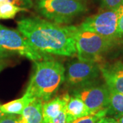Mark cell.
I'll return each mask as SVG.
<instances>
[{"instance_id":"obj_1","label":"cell","mask_w":123,"mask_h":123,"mask_svg":"<svg viewBox=\"0 0 123 123\" xmlns=\"http://www.w3.org/2000/svg\"><path fill=\"white\" fill-rule=\"evenodd\" d=\"M17 23L18 30L40 52L62 56L77 53L70 26H62L38 17L21 18Z\"/></svg>"},{"instance_id":"obj_2","label":"cell","mask_w":123,"mask_h":123,"mask_svg":"<svg viewBox=\"0 0 123 123\" xmlns=\"http://www.w3.org/2000/svg\"><path fill=\"white\" fill-rule=\"evenodd\" d=\"M65 72L61 63L51 58L34 62V73L25 94L43 102L48 101L65 81Z\"/></svg>"},{"instance_id":"obj_3","label":"cell","mask_w":123,"mask_h":123,"mask_svg":"<svg viewBox=\"0 0 123 123\" xmlns=\"http://www.w3.org/2000/svg\"><path fill=\"white\" fill-rule=\"evenodd\" d=\"M70 27L75 39L77 57L81 61L100 62L103 55L108 52L118 41L82 30L79 26Z\"/></svg>"},{"instance_id":"obj_4","label":"cell","mask_w":123,"mask_h":123,"mask_svg":"<svg viewBox=\"0 0 123 123\" xmlns=\"http://www.w3.org/2000/svg\"><path fill=\"white\" fill-rule=\"evenodd\" d=\"M38 12L51 22L67 24L87 11L83 0H36Z\"/></svg>"},{"instance_id":"obj_5","label":"cell","mask_w":123,"mask_h":123,"mask_svg":"<svg viewBox=\"0 0 123 123\" xmlns=\"http://www.w3.org/2000/svg\"><path fill=\"white\" fill-rule=\"evenodd\" d=\"M0 49L25 56L33 62L51 59L49 54L36 49L19 31L0 24Z\"/></svg>"},{"instance_id":"obj_6","label":"cell","mask_w":123,"mask_h":123,"mask_svg":"<svg viewBox=\"0 0 123 123\" xmlns=\"http://www.w3.org/2000/svg\"><path fill=\"white\" fill-rule=\"evenodd\" d=\"M101 73L100 65L97 62L75 60L68 65L65 80L74 88L96 83Z\"/></svg>"},{"instance_id":"obj_7","label":"cell","mask_w":123,"mask_h":123,"mask_svg":"<svg viewBox=\"0 0 123 123\" xmlns=\"http://www.w3.org/2000/svg\"><path fill=\"white\" fill-rule=\"evenodd\" d=\"M79 27L111 39L119 40L117 35L116 10H102L100 12L87 17Z\"/></svg>"},{"instance_id":"obj_8","label":"cell","mask_w":123,"mask_h":123,"mask_svg":"<svg viewBox=\"0 0 123 123\" xmlns=\"http://www.w3.org/2000/svg\"><path fill=\"white\" fill-rule=\"evenodd\" d=\"M73 96L79 98L87 106L91 114L107 109L110 103V90L107 85L96 83L74 88Z\"/></svg>"},{"instance_id":"obj_9","label":"cell","mask_w":123,"mask_h":123,"mask_svg":"<svg viewBox=\"0 0 123 123\" xmlns=\"http://www.w3.org/2000/svg\"><path fill=\"white\" fill-rule=\"evenodd\" d=\"M100 70L107 87L123 94V62L100 66Z\"/></svg>"},{"instance_id":"obj_10","label":"cell","mask_w":123,"mask_h":123,"mask_svg":"<svg viewBox=\"0 0 123 123\" xmlns=\"http://www.w3.org/2000/svg\"><path fill=\"white\" fill-rule=\"evenodd\" d=\"M69 98V94L66 93L44 102L43 105V123H48L49 121L60 114L62 111L66 108Z\"/></svg>"},{"instance_id":"obj_11","label":"cell","mask_w":123,"mask_h":123,"mask_svg":"<svg viewBox=\"0 0 123 123\" xmlns=\"http://www.w3.org/2000/svg\"><path fill=\"white\" fill-rule=\"evenodd\" d=\"M67 123H71L73 120L91 114L87 106L79 98L70 96L66 105Z\"/></svg>"},{"instance_id":"obj_12","label":"cell","mask_w":123,"mask_h":123,"mask_svg":"<svg viewBox=\"0 0 123 123\" xmlns=\"http://www.w3.org/2000/svg\"><path fill=\"white\" fill-rule=\"evenodd\" d=\"M43 101L35 98L23 110L22 116L26 123H43Z\"/></svg>"},{"instance_id":"obj_13","label":"cell","mask_w":123,"mask_h":123,"mask_svg":"<svg viewBox=\"0 0 123 123\" xmlns=\"http://www.w3.org/2000/svg\"><path fill=\"white\" fill-rule=\"evenodd\" d=\"M35 98L25 94L21 98L0 105V110L5 114L21 115L23 110Z\"/></svg>"},{"instance_id":"obj_14","label":"cell","mask_w":123,"mask_h":123,"mask_svg":"<svg viewBox=\"0 0 123 123\" xmlns=\"http://www.w3.org/2000/svg\"><path fill=\"white\" fill-rule=\"evenodd\" d=\"M110 103L107 115L113 116L116 118L123 114V94L110 89Z\"/></svg>"},{"instance_id":"obj_15","label":"cell","mask_w":123,"mask_h":123,"mask_svg":"<svg viewBox=\"0 0 123 123\" xmlns=\"http://www.w3.org/2000/svg\"><path fill=\"white\" fill-rule=\"evenodd\" d=\"M28 9L18 7L9 2L0 4V19H12L17 14L22 11H27Z\"/></svg>"},{"instance_id":"obj_16","label":"cell","mask_w":123,"mask_h":123,"mask_svg":"<svg viewBox=\"0 0 123 123\" xmlns=\"http://www.w3.org/2000/svg\"><path fill=\"white\" fill-rule=\"evenodd\" d=\"M107 109H105L96 114H89L84 117L76 119L71 123H97L101 118L107 116Z\"/></svg>"},{"instance_id":"obj_17","label":"cell","mask_w":123,"mask_h":123,"mask_svg":"<svg viewBox=\"0 0 123 123\" xmlns=\"http://www.w3.org/2000/svg\"><path fill=\"white\" fill-rule=\"evenodd\" d=\"M102 10H117L123 4V0H101Z\"/></svg>"},{"instance_id":"obj_18","label":"cell","mask_w":123,"mask_h":123,"mask_svg":"<svg viewBox=\"0 0 123 123\" xmlns=\"http://www.w3.org/2000/svg\"><path fill=\"white\" fill-rule=\"evenodd\" d=\"M117 14V35L119 38L123 37V4L116 10Z\"/></svg>"},{"instance_id":"obj_19","label":"cell","mask_w":123,"mask_h":123,"mask_svg":"<svg viewBox=\"0 0 123 123\" xmlns=\"http://www.w3.org/2000/svg\"><path fill=\"white\" fill-rule=\"evenodd\" d=\"M0 123H26L22 115L5 114L0 120Z\"/></svg>"},{"instance_id":"obj_20","label":"cell","mask_w":123,"mask_h":123,"mask_svg":"<svg viewBox=\"0 0 123 123\" xmlns=\"http://www.w3.org/2000/svg\"><path fill=\"white\" fill-rule=\"evenodd\" d=\"M48 123H68L67 117H66V108L62 110L57 116L51 119L50 121H49Z\"/></svg>"},{"instance_id":"obj_21","label":"cell","mask_w":123,"mask_h":123,"mask_svg":"<svg viewBox=\"0 0 123 123\" xmlns=\"http://www.w3.org/2000/svg\"><path fill=\"white\" fill-rule=\"evenodd\" d=\"M13 55H14V53L8 51H6L4 49H0V62H4V60L8 58Z\"/></svg>"},{"instance_id":"obj_22","label":"cell","mask_w":123,"mask_h":123,"mask_svg":"<svg viewBox=\"0 0 123 123\" xmlns=\"http://www.w3.org/2000/svg\"><path fill=\"white\" fill-rule=\"evenodd\" d=\"M97 123H119L118 121L114 118H111V117H103L101 118Z\"/></svg>"},{"instance_id":"obj_23","label":"cell","mask_w":123,"mask_h":123,"mask_svg":"<svg viewBox=\"0 0 123 123\" xmlns=\"http://www.w3.org/2000/svg\"><path fill=\"white\" fill-rule=\"evenodd\" d=\"M6 66H7L6 62H5L4 61L1 62H0V72H1V70H4Z\"/></svg>"},{"instance_id":"obj_24","label":"cell","mask_w":123,"mask_h":123,"mask_svg":"<svg viewBox=\"0 0 123 123\" xmlns=\"http://www.w3.org/2000/svg\"><path fill=\"white\" fill-rule=\"evenodd\" d=\"M116 119L118 121L119 123H123V114L118 116L117 118H116Z\"/></svg>"},{"instance_id":"obj_25","label":"cell","mask_w":123,"mask_h":123,"mask_svg":"<svg viewBox=\"0 0 123 123\" xmlns=\"http://www.w3.org/2000/svg\"><path fill=\"white\" fill-rule=\"evenodd\" d=\"M4 115H5V114H4V113H3V112H2V111L0 110V120L1 119V118H2V117L4 116Z\"/></svg>"},{"instance_id":"obj_26","label":"cell","mask_w":123,"mask_h":123,"mask_svg":"<svg viewBox=\"0 0 123 123\" xmlns=\"http://www.w3.org/2000/svg\"><path fill=\"white\" fill-rule=\"evenodd\" d=\"M9 0H0V4L2 3H6V2H8Z\"/></svg>"}]
</instances>
